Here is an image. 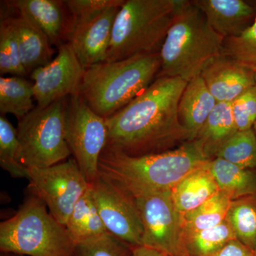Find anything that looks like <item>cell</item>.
Returning a JSON list of instances; mask_svg holds the SVG:
<instances>
[{
	"label": "cell",
	"mask_w": 256,
	"mask_h": 256,
	"mask_svg": "<svg viewBox=\"0 0 256 256\" xmlns=\"http://www.w3.org/2000/svg\"><path fill=\"white\" fill-rule=\"evenodd\" d=\"M66 98L18 120V159L28 169L48 168L72 156L64 132Z\"/></svg>",
	"instance_id": "obj_7"
},
{
	"label": "cell",
	"mask_w": 256,
	"mask_h": 256,
	"mask_svg": "<svg viewBox=\"0 0 256 256\" xmlns=\"http://www.w3.org/2000/svg\"><path fill=\"white\" fill-rule=\"evenodd\" d=\"M233 200L227 194L218 191L195 210L182 215L185 237L216 226L226 218Z\"/></svg>",
	"instance_id": "obj_23"
},
{
	"label": "cell",
	"mask_w": 256,
	"mask_h": 256,
	"mask_svg": "<svg viewBox=\"0 0 256 256\" xmlns=\"http://www.w3.org/2000/svg\"><path fill=\"white\" fill-rule=\"evenodd\" d=\"M230 108L238 130L252 129L256 122V86L230 102Z\"/></svg>",
	"instance_id": "obj_32"
},
{
	"label": "cell",
	"mask_w": 256,
	"mask_h": 256,
	"mask_svg": "<svg viewBox=\"0 0 256 256\" xmlns=\"http://www.w3.org/2000/svg\"><path fill=\"white\" fill-rule=\"evenodd\" d=\"M238 131L230 104L217 102L193 141L207 160H213L220 148Z\"/></svg>",
	"instance_id": "obj_19"
},
{
	"label": "cell",
	"mask_w": 256,
	"mask_h": 256,
	"mask_svg": "<svg viewBox=\"0 0 256 256\" xmlns=\"http://www.w3.org/2000/svg\"><path fill=\"white\" fill-rule=\"evenodd\" d=\"M72 256H132V247L108 232L76 244Z\"/></svg>",
	"instance_id": "obj_31"
},
{
	"label": "cell",
	"mask_w": 256,
	"mask_h": 256,
	"mask_svg": "<svg viewBox=\"0 0 256 256\" xmlns=\"http://www.w3.org/2000/svg\"><path fill=\"white\" fill-rule=\"evenodd\" d=\"M76 244L66 226L30 194L11 218L0 224V252L25 256H72Z\"/></svg>",
	"instance_id": "obj_6"
},
{
	"label": "cell",
	"mask_w": 256,
	"mask_h": 256,
	"mask_svg": "<svg viewBox=\"0 0 256 256\" xmlns=\"http://www.w3.org/2000/svg\"><path fill=\"white\" fill-rule=\"evenodd\" d=\"M70 20H82L100 14L114 6H121L124 0H67L64 1Z\"/></svg>",
	"instance_id": "obj_33"
},
{
	"label": "cell",
	"mask_w": 256,
	"mask_h": 256,
	"mask_svg": "<svg viewBox=\"0 0 256 256\" xmlns=\"http://www.w3.org/2000/svg\"><path fill=\"white\" fill-rule=\"evenodd\" d=\"M216 158L245 169H256V136L254 129L238 131L220 148Z\"/></svg>",
	"instance_id": "obj_27"
},
{
	"label": "cell",
	"mask_w": 256,
	"mask_h": 256,
	"mask_svg": "<svg viewBox=\"0 0 256 256\" xmlns=\"http://www.w3.org/2000/svg\"><path fill=\"white\" fill-rule=\"evenodd\" d=\"M66 140L88 182L100 176L99 160L108 138L106 119L92 110L79 94L66 98L64 109Z\"/></svg>",
	"instance_id": "obj_8"
},
{
	"label": "cell",
	"mask_w": 256,
	"mask_h": 256,
	"mask_svg": "<svg viewBox=\"0 0 256 256\" xmlns=\"http://www.w3.org/2000/svg\"><path fill=\"white\" fill-rule=\"evenodd\" d=\"M132 256H169L152 248L141 245L132 247Z\"/></svg>",
	"instance_id": "obj_35"
},
{
	"label": "cell",
	"mask_w": 256,
	"mask_h": 256,
	"mask_svg": "<svg viewBox=\"0 0 256 256\" xmlns=\"http://www.w3.org/2000/svg\"><path fill=\"white\" fill-rule=\"evenodd\" d=\"M65 226L76 244L108 233L94 201L92 184L74 206Z\"/></svg>",
	"instance_id": "obj_22"
},
{
	"label": "cell",
	"mask_w": 256,
	"mask_h": 256,
	"mask_svg": "<svg viewBox=\"0 0 256 256\" xmlns=\"http://www.w3.org/2000/svg\"><path fill=\"white\" fill-rule=\"evenodd\" d=\"M236 238L226 220L220 225L185 237L186 252L190 256H210L232 239Z\"/></svg>",
	"instance_id": "obj_26"
},
{
	"label": "cell",
	"mask_w": 256,
	"mask_h": 256,
	"mask_svg": "<svg viewBox=\"0 0 256 256\" xmlns=\"http://www.w3.org/2000/svg\"><path fill=\"white\" fill-rule=\"evenodd\" d=\"M224 40L238 36L256 18V6L244 0H192Z\"/></svg>",
	"instance_id": "obj_15"
},
{
	"label": "cell",
	"mask_w": 256,
	"mask_h": 256,
	"mask_svg": "<svg viewBox=\"0 0 256 256\" xmlns=\"http://www.w3.org/2000/svg\"><path fill=\"white\" fill-rule=\"evenodd\" d=\"M33 82L23 77L0 78V112L22 118L34 109Z\"/></svg>",
	"instance_id": "obj_24"
},
{
	"label": "cell",
	"mask_w": 256,
	"mask_h": 256,
	"mask_svg": "<svg viewBox=\"0 0 256 256\" xmlns=\"http://www.w3.org/2000/svg\"><path fill=\"white\" fill-rule=\"evenodd\" d=\"M85 70L72 46L67 42L60 45L56 56L50 64L30 74L37 107H46L78 94Z\"/></svg>",
	"instance_id": "obj_12"
},
{
	"label": "cell",
	"mask_w": 256,
	"mask_h": 256,
	"mask_svg": "<svg viewBox=\"0 0 256 256\" xmlns=\"http://www.w3.org/2000/svg\"><path fill=\"white\" fill-rule=\"evenodd\" d=\"M160 68V53L95 64L86 69L78 94L106 119L142 94L156 80Z\"/></svg>",
	"instance_id": "obj_4"
},
{
	"label": "cell",
	"mask_w": 256,
	"mask_h": 256,
	"mask_svg": "<svg viewBox=\"0 0 256 256\" xmlns=\"http://www.w3.org/2000/svg\"><path fill=\"white\" fill-rule=\"evenodd\" d=\"M8 18L18 40L24 68L28 74L50 64L55 50L46 35L28 18L16 16H1Z\"/></svg>",
	"instance_id": "obj_17"
},
{
	"label": "cell",
	"mask_w": 256,
	"mask_h": 256,
	"mask_svg": "<svg viewBox=\"0 0 256 256\" xmlns=\"http://www.w3.org/2000/svg\"><path fill=\"white\" fill-rule=\"evenodd\" d=\"M6 6L28 18L48 37L52 45L60 47L66 41L69 18H66L64 1L14 0Z\"/></svg>",
	"instance_id": "obj_16"
},
{
	"label": "cell",
	"mask_w": 256,
	"mask_h": 256,
	"mask_svg": "<svg viewBox=\"0 0 256 256\" xmlns=\"http://www.w3.org/2000/svg\"><path fill=\"white\" fill-rule=\"evenodd\" d=\"M132 197L142 222V245L169 256H190L185 248L182 214L175 206L172 191L144 192Z\"/></svg>",
	"instance_id": "obj_9"
},
{
	"label": "cell",
	"mask_w": 256,
	"mask_h": 256,
	"mask_svg": "<svg viewBox=\"0 0 256 256\" xmlns=\"http://www.w3.org/2000/svg\"><path fill=\"white\" fill-rule=\"evenodd\" d=\"M252 129H254V132H255L256 136V122H255V124H254V128H252Z\"/></svg>",
	"instance_id": "obj_37"
},
{
	"label": "cell",
	"mask_w": 256,
	"mask_h": 256,
	"mask_svg": "<svg viewBox=\"0 0 256 256\" xmlns=\"http://www.w3.org/2000/svg\"><path fill=\"white\" fill-rule=\"evenodd\" d=\"M256 74L226 55L216 58L201 76L218 102H230L256 86Z\"/></svg>",
	"instance_id": "obj_14"
},
{
	"label": "cell",
	"mask_w": 256,
	"mask_h": 256,
	"mask_svg": "<svg viewBox=\"0 0 256 256\" xmlns=\"http://www.w3.org/2000/svg\"><path fill=\"white\" fill-rule=\"evenodd\" d=\"M28 171L30 193L40 198L52 215L65 226L74 206L90 188L74 158L46 168Z\"/></svg>",
	"instance_id": "obj_10"
},
{
	"label": "cell",
	"mask_w": 256,
	"mask_h": 256,
	"mask_svg": "<svg viewBox=\"0 0 256 256\" xmlns=\"http://www.w3.org/2000/svg\"><path fill=\"white\" fill-rule=\"evenodd\" d=\"M220 191L232 200L256 194V172L215 158L207 162Z\"/></svg>",
	"instance_id": "obj_21"
},
{
	"label": "cell",
	"mask_w": 256,
	"mask_h": 256,
	"mask_svg": "<svg viewBox=\"0 0 256 256\" xmlns=\"http://www.w3.org/2000/svg\"><path fill=\"white\" fill-rule=\"evenodd\" d=\"M224 42L201 10L191 1L181 0L160 50L158 77H176L190 82L224 54Z\"/></svg>",
	"instance_id": "obj_3"
},
{
	"label": "cell",
	"mask_w": 256,
	"mask_h": 256,
	"mask_svg": "<svg viewBox=\"0 0 256 256\" xmlns=\"http://www.w3.org/2000/svg\"><path fill=\"white\" fill-rule=\"evenodd\" d=\"M255 78H256V75H255Z\"/></svg>",
	"instance_id": "obj_39"
},
{
	"label": "cell",
	"mask_w": 256,
	"mask_h": 256,
	"mask_svg": "<svg viewBox=\"0 0 256 256\" xmlns=\"http://www.w3.org/2000/svg\"><path fill=\"white\" fill-rule=\"evenodd\" d=\"M121 6L109 8L85 20L69 18L66 42L73 48L84 68L105 62L114 18Z\"/></svg>",
	"instance_id": "obj_13"
},
{
	"label": "cell",
	"mask_w": 256,
	"mask_h": 256,
	"mask_svg": "<svg viewBox=\"0 0 256 256\" xmlns=\"http://www.w3.org/2000/svg\"><path fill=\"white\" fill-rule=\"evenodd\" d=\"M254 252H255L256 255V244L255 250H254Z\"/></svg>",
	"instance_id": "obj_38"
},
{
	"label": "cell",
	"mask_w": 256,
	"mask_h": 256,
	"mask_svg": "<svg viewBox=\"0 0 256 256\" xmlns=\"http://www.w3.org/2000/svg\"><path fill=\"white\" fill-rule=\"evenodd\" d=\"M226 220L236 237L248 247L255 250L256 244V194L234 200Z\"/></svg>",
	"instance_id": "obj_25"
},
{
	"label": "cell",
	"mask_w": 256,
	"mask_h": 256,
	"mask_svg": "<svg viewBox=\"0 0 256 256\" xmlns=\"http://www.w3.org/2000/svg\"><path fill=\"white\" fill-rule=\"evenodd\" d=\"M208 161L193 140L170 150L136 156L106 146L99 160V173L133 196L144 192L172 191L186 175Z\"/></svg>",
	"instance_id": "obj_2"
},
{
	"label": "cell",
	"mask_w": 256,
	"mask_h": 256,
	"mask_svg": "<svg viewBox=\"0 0 256 256\" xmlns=\"http://www.w3.org/2000/svg\"><path fill=\"white\" fill-rule=\"evenodd\" d=\"M0 256H25L20 254H12V252H1Z\"/></svg>",
	"instance_id": "obj_36"
},
{
	"label": "cell",
	"mask_w": 256,
	"mask_h": 256,
	"mask_svg": "<svg viewBox=\"0 0 256 256\" xmlns=\"http://www.w3.org/2000/svg\"><path fill=\"white\" fill-rule=\"evenodd\" d=\"M208 162L186 175L172 190L175 206L182 215L195 210L220 191L207 166Z\"/></svg>",
	"instance_id": "obj_20"
},
{
	"label": "cell",
	"mask_w": 256,
	"mask_h": 256,
	"mask_svg": "<svg viewBox=\"0 0 256 256\" xmlns=\"http://www.w3.org/2000/svg\"><path fill=\"white\" fill-rule=\"evenodd\" d=\"M18 130L4 116H0V165L12 178H28V171L18 159Z\"/></svg>",
	"instance_id": "obj_28"
},
{
	"label": "cell",
	"mask_w": 256,
	"mask_h": 256,
	"mask_svg": "<svg viewBox=\"0 0 256 256\" xmlns=\"http://www.w3.org/2000/svg\"><path fill=\"white\" fill-rule=\"evenodd\" d=\"M217 102L201 76L188 82L178 102V116L181 124L191 134L192 140Z\"/></svg>",
	"instance_id": "obj_18"
},
{
	"label": "cell",
	"mask_w": 256,
	"mask_h": 256,
	"mask_svg": "<svg viewBox=\"0 0 256 256\" xmlns=\"http://www.w3.org/2000/svg\"><path fill=\"white\" fill-rule=\"evenodd\" d=\"M210 256H256L252 249L237 238L232 239L224 247Z\"/></svg>",
	"instance_id": "obj_34"
},
{
	"label": "cell",
	"mask_w": 256,
	"mask_h": 256,
	"mask_svg": "<svg viewBox=\"0 0 256 256\" xmlns=\"http://www.w3.org/2000/svg\"><path fill=\"white\" fill-rule=\"evenodd\" d=\"M181 0H126L116 15L105 62L160 53Z\"/></svg>",
	"instance_id": "obj_5"
},
{
	"label": "cell",
	"mask_w": 256,
	"mask_h": 256,
	"mask_svg": "<svg viewBox=\"0 0 256 256\" xmlns=\"http://www.w3.org/2000/svg\"><path fill=\"white\" fill-rule=\"evenodd\" d=\"M224 54L256 73V18L238 36L224 40Z\"/></svg>",
	"instance_id": "obj_30"
},
{
	"label": "cell",
	"mask_w": 256,
	"mask_h": 256,
	"mask_svg": "<svg viewBox=\"0 0 256 256\" xmlns=\"http://www.w3.org/2000/svg\"><path fill=\"white\" fill-rule=\"evenodd\" d=\"M92 186L94 201L108 232L132 247L142 245L144 229L132 197L100 175Z\"/></svg>",
	"instance_id": "obj_11"
},
{
	"label": "cell",
	"mask_w": 256,
	"mask_h": 256,
	"mask_svg": "<svg viewBox=\"0 0 256 256\" xmlns=\"http://www.w3.org/2000/svg\"><path fill=\"white\" fill-rule=\"evenodd\" d=\"M0 74L20 77L28 75L22 62L16 35L5 18H1L0 22Z\"/></svg>",
	"instance_id": "obj_29"
},
{
	"label": "cell",
	"mask_w": 256,
	"mask_h": 256,
	"mask_svg": "<svg viewBox=\"0 0 256 256\" xmlns=\"http://www.w3.org/2000/svg\"><path fill=\"white\" fill-rule=\"evenodd\" d=\"M186 84L176 77H158L142 94L106 119V146L136 156L170 150L191 141L178 116Z\"/></svg>",
	"instance_id": "obj_1"
}]
</instances>
